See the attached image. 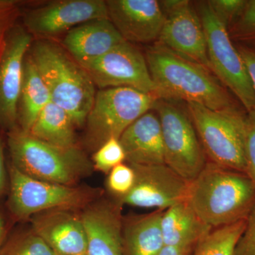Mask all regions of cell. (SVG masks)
<instances>
[{
	"mask_svg": "<svg viewBox=\"0 0 255 255\" xmlns=\"http://www.w3.org/2000/svg\"><path fill=\"white\" fill-rule=\"evenodd\" d=\"M145 59L159 100H184L214 111L233 109L218 79L200 64L160 43L147 48Z\"/></svg>",
	"mask_w": 255,
	"mask_h": 255,
	"instance_id": "obj_1",
	"label": "cell"
},
{
	"mask_svg": "<svg viewBox=\"0 0 255 255\" xmlns=\"http://www.w3.org/2000/svg\"><path fill=\"white\" fill-rule=\"evenodd\" d=\"M187 200L214 229L248 219L255 207V187L246 174L208 161L190 182Z\"/></svg>",
	"mask_w": 255,
	"mask_h": 255,
	"instance_id": "obj_2",
	"label": "cell"
},
{
	"mask_svg": "<svg viewBox=\"0 0 255 255\" xmlns=\"http://www.w3.org/2000/svg\"><path fill=\"white\" fill-rule=\"evenodd\" d=\"M28 51L49 91L51 102L70 116L76 127L83 126L97 93L88 74L53 42L37 41Z\"/></svg>",
	"mask_w": 255,
	"mask_h": 255,
	"instance_id": "obj_3",
	"label": "cell"
},
{
	"mask_svg": "<svg viewBox=\"0 0 255 255\" xmlns=\"http://www.w3.org/2000/svg\"><path fill=\"white\" fill-rule=\"evenodd\" d=\"M8 147L15 168L28 177L65 186H77L94 167L78 145L61 147L41 141L19 128L8 132Z\"/></svg>",
	"mask_w": 255,
	"mask_h": 255,
	"instance_id": "obj_4",
	"label": "cell"
},
{
	"mask_svg": "<svg viewBox=\"0 0 255 255\" xmlns=\"http://www.w3.org/2000/svg\"><path fill=\"white\" fill-rule=\"evenodd\" d=\"M6 210L13 222L28 221L32 216L49 211L64 209L81 212L103 196L99 188L65 186L38 180L15 168L8 167Z\"/></svg>",
	"mask_w": 255,
	"mask_h": 255,
	"instance_id": "obj_5",
	"label": "cell"
},
{
	"mask_svg": "<svg viewBox=\"0 0 255 255\" xmlns=\"http://www.w3.org/2000/svg\"><path fill=\"white\" fill-rule=\"evenodd\" d=\"M158 100L128 87L99 90L85 122L84 147L95 152L110 139H119L137 119L154 110Z\"/></svg>",
	"mask_w": 255,
	"mask_h": 255,
	"instance_id": "obj_6",
	"label": "cell"
},
{
	"mask_svg": "<svg viewBox=\"0 0 255 255\" xmlns=\"http://www.w3.org/2000/svg\"><path fill=\"white\" fill-rule=\"evenodd\" d=\"M191 119L209 162L246 174V119L233 109L214 111L187 103Z\"/></svg>",
	"mask_w": 255,
	"mask_h": 255,
	"instance_id": "obj_7",
	"label": "cell"
},
{
	"mask_svg": "<svg viewBox=\"0 0 255 255\" xmlns=\"http://www.w3.org/2000/svg\"><path fill=\"white\" fill-rule=\"evenodd\" d=\"M198 14L205 33L210 70L234 93L249 112L255 111V92L239 50L233 46L227 27L207 1L199 3Z\"/></svg>",
	"mask_w": 255,
	"mask_h": 255,
	"instance_id": "obj_8",
	"label": "cell"
},
{
	"mask_svg": "<svg viewBox=\"0 0 255 255\" xmlns=\"http://www.w3.org/2000/svg\"><path fill=\"white\" fill-rule=\"evenodd\" d=\"M158 114L165 164L191 182L205 167L207 157L191 119L177 107L163 100L155 106Z\"/></svg>",
	"mask_w": 255,
	"mask_h": 255,
	"instance_id": "obj_9",
	"label": "cell"
},
{
	"mask_svg": "<svg viewBox=\"0 0 255 255\" xmlns=\"http://www.w3.org/2000/svg\"><path fill=\"white\" fill-rule=\"evenodd\" d=\"M78 63L100 90L128 87L157 96L145 58L131 43L124 42L99 58Z\"/></svg>",
	"mask_w": 255,
	"mask_h": 255,
	"instance_id": "obj_10",
	"label": "cell"
},
{
	"mask_svg": "<svg viewBox=\"0 0 255 255\" xmlns=\"http://www.w3.org/2000/svg\"><path fill=\"white\" fill-rule=\"evenodd\" d=\"M128 164L135 172V181L130 192L119 201L122 206L164 211L188 199L190 182L167 164Z\"/></svg>",
	"mask_w": 255,
	"mask_h": 255,
	"instance_id": "obj_11",
	"label": "cell"
},
{
	"mask_svg": "<svg viewBox=\"0 0 255 255\" xmlns=\"http://www.w3.org/2000/svg\"><path fill=\"white\" fill-rule=\"evenodd\" d=\"M31 44V35L25 28L11 26L6 32L0 55V127L8 132L18 128L23 63Z\"/></svg>",
	"mask_w": 255,
	"mask_h": 255,
	"instance_id": "obj_12",
	"label": "cell"
},
{
	"mask_svg": "<svg viewBox=\"0 0 255 255\" xmlns=\"http://www.w3.org/2000/svg\"><path fill=\"white\" fill-rule=\"evenodd\" d=\"M99 18H110L106 1L60 0L30 10L23 22L31 35L53 36Z\"/></svg>",
	"mask_w": 255,
	"mask_h": 255,
	"instance_id": "obj_13",
	"label": "cell"
},
{
	"mask_svg": "<svg viewBox=\"0 0 255 255\" xmlns=\"http://www.w3.org/2000/svg\"><path fill=\"white\" fill-rule=\"evenodd\" d=\"M122 207L112 198L102 196L80 212L87 255H123Z\"/></svg>",
	"mask_w": 255,
	"mask_h": 255,
	"instance_id": "obj_14",
	"label": "cell"
},
{
	"mask_svg": "<svg viewBox=\"0 0 255 255\" xmlns=\"http://www.w3.org/2000/svg\"><path fill=\"white\" fill-rule=\"evenodd\" d=\"M109 18L126 41L148 43L159 38L166 15L156 0H108Z\"/></svg>",
	"mask_w": 255,
	"mask_h": 255,
	"instance_id": "obj_15",
	"label": "cell"
},
{
	"mask_svg": "<svg viewBox=\"0 0 255 255\" xmlns=\"http://www.w3.org/2000/svg\"><path fill=\"white\" fill-rule=\"evenodd\" d=\"M159 38L162 46L210 70L205 33L189 1L166 14Z\"/></svg>",
	"mask_w": 255,
	"mask_h": 255,
	"instance_id": "obj_16",
	"label": "cell"
},
{
	"mask_svg": "<svg viewBox=\"0 0 255 255\" xmlns=\"http://www.w3.org/2000/svg\"><path fill=\"white\" fill-rule=\"evenodd\" d=\"M30 227L56 255L86 253L87 240L80 212L55 209L33 215Z\"/></svg>",
	"mask_w": 255,
	"mask_h": 255,
	"instance_id": "obj_17",
	"label": "cell"
},
{
	"mask_svg": "<svg viewBox=\"0 0 255 255\" xmlns=\"http://www.w3.org/2000/svg\"><path fill=\"white\" fill-rule=\"evenodd\" d=\"M128 164H165L162 128L158 116L148 112L130 126L119 137Z\"/></svg>",
	"mask_w": 255,
	"mask_h": 255,
	"instance_id": "obj_18",
	"label": "cell"
},
{
	"mask_svg": "<svg viewBox=\"0 0 255 255\" xmlns=\"http://www.w3.org/2000/svg\"><path fill=\"white\" fill-rule=\"evenodd\" d=\"M110 18H99L69 31L63 44L78 63L95 59L125 42Z\"/></svg>",
	"mask_w": 255,
	"mask_h": 255,
	"instance_id": "obj_19",
	"label": "cell"
},
{
	"mask_svg": "<svg viewBox=\"0 0 255 255\" xmlns=\"http://www.w3.org/2000/svg\"><path fill=\"white\" fill-rule=\"evenodd\" d=\"M161 230L164 246L195 248L213 228L200 219L187 199L164 210Z\"/></svg>",
	"mask_w": 255,
	"mask_h": 255,
	"instance_id": "obj_20",
	"label": "cell"
},
{
	"mask_svg": "<svg viewBox=\"0 0 255 255\" xmlns=\"http://www.w3.org/2000/svg\"><path fill=\"white\" fill-rule=\"evenodd\" d=\"M163 210L123 218V255H157L164 246L161 219Z\"/></svg>",
	"mask_w": 255,
	"mask_h": 255,
	"instance_id": "obj_21",
	"label": "cell"
},
{
	"mask_svg": "<svg viewBox=\"0 0 255 255\" xmlns=\"http://www.w3.org/2000/svg\"><path fill=\"white\" fill-rule=\"evenodd\" d=\"M51 102L49 91L31 56L23 63V80L18 104V128L28 132L43 109Z\"/></svg>",
	"mask_w": 255,
	"mask_h": 255,
	"instance_id": "obj_22",
	"label": "cell"
},
{
	"mask_svg": "<svg viewBox=\"0 0 255 255\" xmlns=\"http://www.w3.org/2000/svg\"><path fill=\"white\" fill-rule=\"evenodd\" d=\"M76 126L63 108L50 102L43 109L29 130L32 136L58 147L78 145Z\"/></svg>",
	"mask_w": 255,
	"mask_h": 255,
	"instance_id": "obj_23",
	"label": "cell"
},
{
	"mask_svg": "<svg viewBox=\"0 0 255 255\" xmlns=\"http://www.w3.org/2000/svg\"><path fill=\"white\" fill-rule=\"evenodd\" d=\"M247 220L214 228L196 245L192 255H233L246 227Z\"/></svg>",
	"mask_w": 255,
	"mask_h": 255,
	"instance_id": "obj_24",
	"label": "cell"
},
{
	"mask_svg": "<svg viewBox=\"0 0 255 255\" xmlns=\"http://www.w3.org/2000/svg\"><path fill=\"white\" fill-rule=\"evenodd\" d=\"M0 255H56L31 227L9 233Z\"/></svg>",
	"mask_w": 255,
	"mask_h": 255,
	"instance_id": "obj_25",
	"label": "cell"
},
{
	"mask_svg": "<svg viewBox=\"0 0 255 255\" xmlns=\"http://www.w3.org/2000/svg\"><path fill=\"white\" fill-rule=\"evenodd\" d=\"M125 161V152L120 140L113 137L94 152L92 162L94 169L108 174L114 167Z\"/></svg>",
	"mask_w": 255,
	"mask_h": 255,
	"instance_id": "obj_26",
	"label": "cell"
},
{
	"mask_svg": "<svg viewBox=\"0 0 255 255\" xmlns=\"http://www.w3.org/2000/svg\"><path fill=\"white\" fill-rule=\"evenodd\" d=\"M135 174L131 166L127 163L119 164L108 174L107 188L111 198L120 201L133 187Z\"/></svg>",
	"mask_w": 255,
	"mask_h": 255,
	"instance_id": "obj_27",
	"label": "cell"
},
{
	"mask_svg": "<svg viewBox=\"0 0 255 255\" xmlns=\"http://www.w3.org/2000/svg\"><path fill=\"white\" fill-rule=\"evenodd\" d=\"M216 16L228 28V25L239 19L246 9L248 1L243 0H211L207 1Z\"/></svg>",
	"mask_w": 255,
	"mask_h": 255,
	"instance_id": "obj_28",
	"label": "cell"
},
{
	"mask_svg": "<svg viewBox=\"0 0 255 255\" xmlns=\"http://www.w3.org/2000/svg\"><path fill=\"white\" fill-rule=\"evenodd\" d=\"M246 119V174L255 187V111L249 112Z\"/></svg>",
	"mask_w": 255,
	"mask_h": 255,
	"instance_id": "obj_29",
	"label": "cell"
},
{
	"mask_svg": "<svg viewBox=\"0 0 255 255\" xmlns=\"http://www.w3.org/2000/svg\"><path fill=\"white\" fill-rule=\"evenodd\" d=\"M233 255H255V207L247 219L246 227Z\"/></svg>",
	"mask_w": 255,
	"mask_h": 255,
	"instance_id": "obj_30",
	"label": "cell"
},
{
	"mask_svg": "<svg viewBox=\"0 0 255 255\" xmlns=\"http://www.w3.org/2000/svg\"><path fill=\"white\" fill-rule=\"evenodd\" d=\"M236 27L238 33L242 36H255V0L248 1Z\"/></svg>",
	"mask_w": 255,
	"mask_h": 255,
	"instance_id": "obj_31",
	"label": "cell"
},
{
	"mask_svg": "<svg viewBox=\"0 0 255 255\" xmlns=\"http://www.w3.org/2000/svg\"><path fill=\"white\" fill-rule=\"evenodd\" d=\"M17 8L12 1H0V35L6 34L12 26Z\"/></svg>",
	"mask_w": 255,
	"mask_h": 255,
	"instance_id": "obj_32",
	"label": "cell"
},
{
	"mask_svg": "<svg viewBox=\"0 0 255 255\" xmlns=\"http://www.w3.org/2000/svg\"><path fill=\"white\" fill-rule=\"evenodd\" d=\"M238 50L246 65L255 92V52L244 48H240Z\"/></svg>",
	"mask_w": 255,
	"mask_h": 255,
	"instance_id": "obj_33",
	"label": "cell"
},
{
	"mask_svg": "<svg viewBox=\"0 0 255 255\" xmlns=\"http://www.w3.org/2000/svg\"><path fill=\"white\" fill-rule=\"evenodd\" d=\"M7 187L8 170H6V166H5L2 143L0 138V199L4 195Z\"/></svg>",
	"mask_w": 255,
	"mask_h": 255,
	"instance_id": "obj_34",
	"label": "cell"
},
{
	"mask_svg": "<svg viewBox=\"0 0 255 255\" xmlns=\"http://www.w3.org/2000/svg\"><path fill=\"white\" fill-rule=\"evenodd\" d=\"M9 221H11L9 215L5 214L0 207V250L9 234Z\"/></svg>",
	"mask_w": 255,
	"mask_h": 255,
	"instance_id": "obj_35",
	"label": "cell"
},
{
	"mask_svg": "<svg viewBox=\"0 0 255 255\" xmlns=\"http://www.w3.org/2000/svg\"><path fill=\"white\" fill-rule=\"evenodd\" d=\"M194 248L164 246L157 255H192Z\"/></svg>",
	"mask_w": 255,
	"mask_h": 255,
	"instance_id": "obj_36",
	"label": "cell"
},
{
	"mask_svg": "<svg viewBox=\"0 0 255 255\" xmlns=\"http://www.w3.org/2000/svg\"><path fill=\"white\" fill-rule=\"evenodd\" d=\"M6 34L0 35V55H1V50H2L3 45H4V38Z\"/></svg>",
	"mask_w": 255,
	"mask_h": 255,
	"instance_id": "obj_37",
	"label": "cell"
},
{
	"mask_svg": "<svg viewBox=\"0 0 255 255\" xmlns=\"http://www.w3.org/2000/svg\"><path fill=\"white\" fill-rule=\"evenodd\" d=\"M87 255V254L86 253H82V254H78V255Z\"/></svg>",
	"mask_w": 255,
	"mask_h": 255,
	"instance_id": "obj_38",
	"label": "cell"
}]
</instances>
